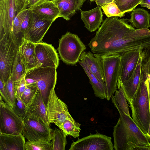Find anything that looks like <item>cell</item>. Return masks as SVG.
<instances>
[{
  "mask_svg": "<svg viewBox=\"0 0 150 150\" xmlns=\"http://www.w3.org/2000/svg\"><path fill=\"white\" fill-rule=\"evenodd\" d=\"M92 52L101 55L118 54L127 51L150 49V30L137 29L117 17L106 18L90 40Z\"/></svg>",
  "mask_w": 150,
  "mask_h": 150,
  "instance_id": "cell-1",
  "label": "cell"
},
{
  "mask_svg": "<svg viewBox=\"0 0 150 150\" xmlns=\"http://www.w3.org/2000/svg\"><path fill=\"white\" fill-rule=\"evenodd\" d=\"M111 101L120 117L113 127L115 150H150V138L139 128L130 116L121 109L113 96Z\"/></svg>",
  "mask_w": 150,
  "mask_h": 150,
  "instance_id": "cell-2",
  "label": "cell"
},
{
  "mask_svg": "<svg viewBox=\"0 0 150 150\" xmlns=\"http://www.w3.org/2000/svg\"><path fill=\"white\" fill-rule=\"evenodd\" d=\"M140 79L137 89L129 103L132 111V119L146 135L150 122V109L147 80L149 73L150 51L144 50L141 53Z\"/></svg>",
  "mask_w": 150,
  "mask_h": 150,
  "instance_id": "cell-3",
  "label": "cell"
},
{
  "mask_svg": "<svg viewBox=\"0 0 150 150\" xmlns=\"http://www.w3.org/2000/svg\"><path fill=\"white\" fill-rule=\"evenodd\" d=\"M56 69L51 67H38L28 71L25 76L26 85L37 87L46 106L50 92L56 84Z\"/></svg>",
  "mask_w": 150,
  "mask_h": 150,
  "instance_id": "cell-4",
  "label": "cell"
},
{
  "mask_svg": "<svg viewBox=\"0 0 150 150\" xmlns=\"http://www.w3.org/2000/svg\"><path fill=\"white\" fill-rule=\"evenodd\" d=\"M19 47L13 34H6L0 39V79L4 83L11 76Z\"/></svg>",
  "mask_w": 150,
  "mask_h": 150,
  "instance_id": "cell-5",
  "label": "cell"
},
{
  "mask_svg": "<svg viewBox=\"0 0 150 150\" xmlns=\"http://www.w3.org/2000/svg\"><path fill=\"white\" fill-rule=\"evenodd\" d=\"M86 47L78 36L69 32L63 35L59 41L58 50L62 60L68 65H74Z\"/></svg>",
  "mask_w": 150,
  "mask_h": 150,
  "instance_id": "cell-6",
  "label": "cell"
},
{
  "mask_svg": "<svg viewBox=\"0 0 150 150\" xmlns=\"http://www.w3.org/2000/svg\"><path fill=\"white\" fill-rule=\"evenodd\" d=\"M23 119L21 133L28 141H52V129L51 128L50 124L33 114L26 115Z\"/></svg>",
  "mask_w": 150,
  "mask_h": 150,
  "instance_id": "cell-7",
  "label": "cell"
},
{
  "mask_svg": "<svg viewBox=\"0 0 150 150\" xmlns=\"http://www.w3.org/2000/svg\"><path fill=\"white\" fill-rule=\"evenodd\" d=\"M107 92L109 100L117 90L119 78L121 55L118 54L101 55Z\"/></svg>",
  "mask_w": 150,
  "mask_h": 150,
  "instance_id": "cell-8",
  "label": "cell"
},
{
  "mask_svg": "<svg viewBox=\"0 0 150 150\" xmlns=\"http://www.w3.org/2000/svg\"><path fill=\"white\" fill-rule=\"evenodd\" d=\"M67 105L57 96L54 88L51 91L47 105L48 122L54 123L61 129L66 120L74 121L69 111Z\"/></svg>",
  "mask_w": 150,
  "mask_h": 150,
  "instance_id": "cell-9",
  "label": "cell"
},
{
  "mask_svg": "<svg viewBox=\"0 0 150 150\" xmlns=\"http://www.w3.org/2000/svg\"><path fill=\"white\" fill-rule=\"evenodd\" d=\"M96 133L73 140L69 150H113L114 145L110 137L101 134L96 130Z\"/></svg>",
  "mask_w": 150,
  "mask_h": 150,
  "instance_id": "cell-10",
  "label": "cell"
},
{
  "mask_svg": "<svg viewBox=\"0 0 150 150\" xmlns=\"http://www.w3.org/2000/svg\"><path fill=\"white\" fill-rule=\"evenodd\" d=\"M0 96V132L11 134L15 132L21 133L23 119L18 115Z\"/></svg>",
  "mask_w": 150,
  "mask_h": 150,
  "instance_id": "cell-11",
  "label": "cell"
},
{
  "mask_svg": "<svg viewBox=\"0 0 150 150\" xmlns=\"http://www.w3.org/2000/svg\"><path fill=\"white\" fill-rule=\"evenodd\" d=\"M54 21L41 19L31 11L30 24L23 38L35 44L41 42Z\"/></svg>",
  "mask_w": 150,
  "mask_h": 150,
  "instance_id": "cell-12",
  "label": "cell"
},
{
  "mask_svg": "<svg viewBox=\"0 0 150 150\" xmlns=\"http://www.w3.org/2000/svg\"><path fill=\"white\" fill-rule=\"evenodd\" d=\"M15 0H0V39L6 34H13V24L18 13Z\"/></svg>",
  "mask_w": 150,
  "mask_h": 150,
  "instance_id": "cell-13",
  "label": "cell"
},
{
  "mask_svg": "<svg viewBox=\"0 0 150 150\" xmlns=\"http://www.w3.org/2000/svg\"><path fill=\"white\" fill-rule=\"evenodd\" d=\"M142 50L139 49L131 50L121 55L117 82L122 83L131 76L137 67Z\"/></svg>",
  "mask_w": 150,
  "mask_h": 150,
  "instance_id": "cell-14",
  "label": "cell"
},
{
  "mask_svg": "<svg viewBox=\"0 0 150 150\" xmlns=\"http://www.w3.org/2000/svg\"><path fill=\"white\" fill-rule=\"evenodd\" d=\"M37 58L41 64L40 67H51L57 69L59 64L57 53L52 45L40 42L35 44Z\"/></svg>",
  "mask_w": 150,
  "mask_h": 150,
  "instance_id": "cell-15",
  "label": "cell"
},
{
  "mask_svg": "<svg viewBox=\"0 0 150 150\" xmlns=\"http://www.w3.org/2000/svg\"><path fill=\"white\" fill-rule=\"evenodd\" d=\"M78 62L84 65L100 81L105 83L101 55L84 51L82 53Z\"/></svg>",
  "mask_w": 150,
  "mask_h": 150,
  "instance_id": "cell-16",
  "label": "cell"
},
{
  "mask_svg": "<svg viewBox=\"0 0 150 150\" xmlns=\"http://www.w3.org/2000/svg\"><path fill=\"white\" fill-rule=\"evenodd\" d=\"M35 47V44L23 38L19 47L20 53L28 71L41 66L36 57Z\"/></svg>",
  "mask_w": 150,
  "mask_h": 150,
  "instance_id": "cell-17",
  "label": "cell"
},
{
  "mask_svg": "<svg viewBox=\"0 0 150 150\" xmlns=\"http://www.w3.org/2000/svg\"><path fill=\"white\" fill-rule=\"evenodd\" d=\"M25 137L21 132H0V150H25Z\"/></svg>",
  "mask_w": 150,
  "mask_h": 150,
  "instance_id": "cell-18",
  "label": "cell"
},
{
  "mask_svg": "<svg viewBox=\"0 0 150 150\" xmlns=\"http://www.w3.org/2000/svg\"><path fill=\"white\" fill-rule=\"evenodd\" d=\"M86 0H53L52 1L58 9L59 17L67 21L81 9Z\"/></svg>",
  "mask_w": 150,
  "mask_h": 150,
  "instance_id": "cell-19",
  "label": "cell"
},
{
  "mask_svg": "<svg viewBox=\"0 0 150 150\" xmlns=\"http://www.w3.org/2000/svg\"><path fill=\"white\" fill-rule=\"evenodd\" d=\"M81 18L85 27L91 32L98 29L103 22V14L101 7L98 6L88 11L80 10Z\"/></svg>",
  "mask_w": 150,
  "mask_h": 150,
  "instance_id": "cell-20",
  "label": "cell"
},
{
  "mask_svg": "<svg viewBox=\"0 0 150 150\" xmlns=\"http://www.w3.org/2000/svg\"><path fill=\"white\" fill-rule=\"evenodd\" d=\"M29 9L41 19L54 21L59 17V10L52 1H46Z\"/></svg>",
  "mask_w": 150,
  "mask_h": 150,
  "instance_id": "cell-21",
  "label": "cell"
},
{
  "mask_svg": "<svg viewBox=\"0 0 150 150\" xmlns=\"http://www.w3.org/2000/svg\"><path fill=\"white\" fill-rule=\"evenodd\" d=\"M141 60L140 55L132 74L127 80L122 83L125 98L128 103L132 99L139 84L141 70Z\"/></svg>",
  "mask_w": 150,
  "mask_h": 150,
  "instance_id": "cell-22",
  "label": "cell"
},
{
  "mask_svg": "<svg viewBox=\"0 0 150 150\" xmlns=\"http://www.w3.org/2000/svg\"><path fill=\"white\" fill-rule=\"evenodd\" d=\"M26 111V115H33L42 118L45 122L48 123L47 115V106L38 89L35 94L27 105Z\"/></svg>",
  "mask_w": 150,
  "mask_h": 150,
  "instance_id": "cell-23",
  "label": "cell"
},
{
  "mask_svg": "<svg viewBox=\"0 0 150 150\" xmlns=\"http://www.w3.org/2000/svg\"><path fill=\"white\" fill-rule=\"evenodd\" d=\"M130 14L129 19H126L130 22L132 26L136 29L148 28L150 26V13L144 9L135 8Z\"/></svg>",
  "mask_w": 150,
  "mask_h": 150,
  "instance_id": "cell-24",
  "label": "cell"
},
{
  "mask_svg": "<svg viewBox=\"0 0 150 150\" xmlns=\"http://www.w3.org/2000/svg\"><path fill=\"white\" fill-rule=\"evenodd\" d=\"M79 64L89 79L90 83L93 88L95 96L101 99H106L107 92L105 84L100 81L84 65Z\"/></svg>",
  "mask_w": 150,
  "mask_h": 150,
  "instance_id": "cell-25",
  "label": "cell"
},
{
  "mask_svg": "<svg viewBox=\"0 0 150 150\" xmlns=\"http://www.w3.org/2000/svg\"><path fill=\"white\" fill-rule=\"evenodd\" d=\"M27 71L26 67L22 60L18 50L13 64L11 73L15 87L25 77Z\"/></svg>",
  "mask_w": 150,
  "mask_h": 150,
  "instance_id": "cell-26",
  "label": "cell"
},
{
  "mask_svg": "<svg viewBox=\"0 0 150 150\" xmlns=\"http://www.w3.org/2000/svg\"><path fill=\"white\" fill-rule=\"evenodd\" d=\"M68 135L60 128H55L52 132V150H64Z\"/></svg>",
  "mask_w": 150,
  "mask_h": 150,
  "instance_id": "cell-27",
  "label": "cell"
},
{
  "mask_svg": "<svg viewBox=\"0 0 150 150\" xmlns=\"http://www.w3.org/2000/svg\"><path fill=\"white\" fill-rule=\"evenodd\" d=\"M26 9L18 12L14 19L13 24V35L19 46L23 36L21 32V24Z\"/></svg>",
  "mask_w": 150,
  "mask_h": 150,
  "instance_id": "cell-28",
  "label": "cell"
},
{
  "mask_svg": "<svg viewBox=\"0 0 150 150\" xmlns=\"http://www.w3.org/2000/svg\"><path fill=\"white\" fill-rule=\"evenodd\" d=\"M81 125L80 124L75 120H66L63 122L61 129L68 135H70L74 138H78L81 130Z\"/></svg>",
  "mask_w": 150,
  "mask_h": 150,
  "instance_id": "cell-29",
  "label": "cell"
},
{
  "mask_svg": "<svg viewBox=\"0 0 150 150\" xmlns=\"http://www.w3.org/2000/svg\"><path fill=\"white\" fill-rule=\"evenodd\" d=\"M121 83H117L118 90H116L114 96L115 98L122 110L127 115L130 116L128 105L127 102Z\"/></svg>",
  "mask_w": 150,
  "mask_h": 150,
  "instance_id": "cell-30",
  "label": "cell"
},
{
  "mask_svg": "<svg viewBox=\"0 0 150 150\" xmlns=\"http://www.w3.org/2000/svg\"><path fill=\"white\" fill-rule=\"evenodd\" d=\"M120 10L125 13L131 12L142 0H113Z\"/></svg>",
  "mask_w": 150,
  "mask_h": 150,
  "instance_id": "cell-31",
  "label": "cell"
},
{
  "mask_svg": "<svg viewBox=\"0 0 150 150\" xmlns=\"http://www.w3.org/2000/svg\"><path fill=\"white\" fill-rule=\"evenodd\" d=\"M104 13L108 17H117L120 18L124 16L125 13L122 12L119 9L114 0L105 4L101 7Z\"/></svg>",
  "mask_w": 150,
  "mask_h": 150,
  "instance_id": "cell-32",
  "label": "cell"
},
{
  "mask_svg": "<svg viewBox=\"0 0 150 150\" xmlns=\"http://www.w3.org/2000/svg\"><path fill=\"white\" fill-rule=\"evenodd\" d=\"M25 150H52V141H39L26 142Z\"/></svg>",
  "mask_w": 150,
  "mask_h": 150,
  "instance_id": "cell-33",
  "label": "cell"
},
{
  "mask_svg": "<svg viewBox=\"0 0 150 150\" xmlns=\"http://www.w3.org/2000/svg\"><path fill=\"white\" fill-rule=\"evenodd\" d=\"M4 87L13 108L15 106L16 96L14 82L11 76L4 83Z\"/></svg>",
  "mask_w": 150,
  "mask_h": 150,
  "instance_id": "cell-34",
  "label": "cell"
},
{
  "mask_svg": "<svg viewBox=\"0 0 150 150\" xmlns=\"http://www.w3.org/2000/svg\"><path fill=\"white\" fill-rule=\"evenodd\" d=\"M38 88L34 86L26 85V88L20 98L26 105L36 92Z\"/></svg>",
  "mask_w": 150,
  "mask_h": 150,
  "instance_id": "cell-35",
  "label": "cell"
},
{
  "mask_svg": "<svg viewBox=\"0 0 150 150\" xmlns=\"http://www.w3.org/2000/svg\"><path fill=\"white\" fill-rule=\"evenodd\" d=\"M26 105L20 98L16 96L15 106L13 109L18 115L23 119L26 115Z\"/></svg>",
  "mask_w": 150,
  "mask_h": 150,
  "instance_id": "cell-36",
  "label": "cell"
},
{
  "mask_svg": "<svg viewBox=\"0 0 150 150\" xmlns=\"http://www.w3.org/2000/svg\"><path fill=\"white\" fill-rule=\"evenodd\" d=\"M31 10L29 8L26 9L21 24V32L23 36L27 29L30 21Z\"/></svg>",
  "mask_w": 150,
  "mask_h": 150,
  "instance_id": "cell-37",
  "label": "cell"
},
{
  "mask_svg": "<svg viewBox=\"0 0 150 150\" xmlns=\"http://www.w3.org/2000/svg\"><path fill=\"white\" fill-rule=\"evenodd\" d=\"M26 87V84L25 78L24 77L21 79L18 85L15 87L16 96L21 98Z\"/></svg>",
  "mask_w": 150,
  "mask_h": 150,
  "instance_id": "cell-38",
  "label": "cell"
},
{
  "mask_svg": "<svg viewBox=\"0 0 150 150\" xmlns=\"http://www.w3.org/2000/svg\"><path fill=\"white\" fill-rule=\"evenodd\" d=\"M0 93L1 96L5 102L12 108L11 104L9 100L5 88L4 83L0 79Z\"/></svg>",
  "mask_w": 150,
  "mask_h": 150,
  "instance_id": "cell-39",
  "label": "cell"
},
{
  "mask_svg": "<svg viewBox=\"0 0 150 150\" xmlns=\"http://www.w3.org/2000/svg\"><path fill=\"white\" fill-rule=\"evenodd\" d=\"M15 1L18 12L25 9L26 0H15Z\"/></svg>",
  "mask_w": 150,
  "mask_h": 150,
  "instance_id": "cell-40",
  "label": "cell"
},
{
  "mask_svg": "<svg viewBox=\"0 0 150 150\" xmlns=\"http://www.w3.org/2000/svg\"><path fill=\"white\" fill-rule=\"evenodd\" d=\"M46 1V0H30L29 1L26 9L30 8L39 4L42 3Z\"/></svg>",
  "mask_w": 150,
  "mask_h": 150,
  "instance_id": "cell-41",
  "label": "cell"
},
{
  "mask_svg": "<svg viewBox=\"0 0 150 150\" xmlns=\"http://www.w3.org/2000/svg\"><path fill=\"white\" fill-rule=\"evenodd\" d=\"M113 0H95V2L98 6L101 7L102 6L109 3Z\"/></svg>",
  "mask_w": 150,
  "mask_h": 150,
  "instance_id": "cell-42",
  "label": "cell"
},
{
  "mask_svg": "<svg viewBox=\"0 0 150 150\" xmlns=\"http://www.w3.org/2000/svg\"><path fill=\"white\" fill-rule=\"evenodd\" d=\"M147 83L148 87L150 109V75L149 74V75L148 78L147 80Z\"/></svg>",
  "mask_w": 150,
  "mask_h": 150,
  "instance_id": "cell-43",
  "label": "cell"
},
{
  "mask_svg": "<svg viewBox=\"0 0 150 150\" xmlns=\"http://www.w3.org/2000/svg\"><path fill=\"white\" fill-rule=\"evenodd\" d=\"M140 4L142 7L146 8L150 10V4L143 3H141Z\"/></svg>",
  "mask_w": 150,
  "mask_h": 150,
  "instance_id": "cell-44",
  "label": "cell"
},
{
  "mask_svg": "<svg viewBox=\"0 0 150 150\" xmlns=\"http://www.w3.org/2000/svg\"><path fill=\"white\" fill-rule=\"evenodd\" d=\"M141 3L150 4V0H142Z\"/></svg>",
  "mask_w": 150,
  "mask_h": 150,
  "instance_id": "cell-45",
  "label": "cell"
},
{
  "mask_svg": "<svg viewBox=\"0 0 150 150\" xmlns=\"http://www.w3.org/2000/svg\"><path fill=\"white\" fill-rule=\"evenodd\" d=\"M146 135L149 137V138L150 139V122L149 123L148 132Z\"/></svg>",
  "mask_w": 150,
  "mask_h": 150,
  "instance_id": "cell-46",
  "label": "cell"
},
{
  "mask_svg": "<svg viewBox=\"0 0 150 150\" xmlns=\"http://www.w3.org/2000/svg\"><path fill=\"white\" fill-rule=\"evenodd\" d=\"M30 0H26V2L25 7V9H26V7H27V5H28V2Z\"/></svg>",
  "mask_w": 150,
  "mask_h": 150,
  "instance_id": "cell-47",
  "label": "cell"
},
{
  "mask_svg": "<svg viewBox=\"0 0 150 150\" xmlns=\"http://www.w3.org/2000/svg\"><path fill=\"white\" fill-rule=\"evenodd\" d=\"M149 74L150 75V62L149 64Z\"/></svg>",
  "mask_w": 150,
  "mask_h": 150,
  "instance_id": "cell-48",
  "label": "cell"
},
{
  "mask_svg": "<svg viewBox=\"0 0 150 150\" xmlns=\"http://www.w3.org/2000/svg\"><path fill=\"white\" fill-rule=\"evenodd\" d=\"M53 0H46V1H52Z\"/></svg>",
  "mask_w": 150,
  "mask_h": 150,
  "instance_id": "cell-49",
  "label": "cell"
},
{
  "mask_svg": "<svg viewBox=\"0 0 150 150\" xmlns=\"http://www.w3.org/2000/svg\"><path fill=\"white\" fill-rule=\"evenodd\" d=\"M95 0H90V1H94Z\"/></svg>",
  "mask_w": 150,
  "mask_h": 150,
  "instance_id": "cell-50",
  "label": "cell"
}]
</instances>
